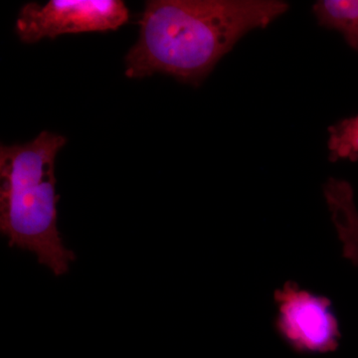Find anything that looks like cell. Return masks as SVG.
I'll list each match as a JSON object with an SVG mask.
<instances>
[{"mask_svg": "<svg viewBox=\"0 0 358 358\" xmlns=\"http://www.w3.org/2000/svg\"><path fill=\"white\" fill-rule=\"evenodd\" d=\"M289 8L282 0H150L124 75L160 73L199 86L247 33L268 27Z\"/></svg>", "mask_w": 358, "mask_h": 358, "instance_id": "obj_1", "label": "cell"}, {"mask_svg": "<svg viewBox=\"0 0 358 358\" xmlns=\"http://www.w3.org/2000/svg\"><path fill=\"white\" fill-rule=\"evenodd\" d=\"M67 138L41 131L23 145L0 148V231L10 248L27 250L56 277L67 274L74 252L57 227L55 160Z\"/></svg>", "mask_w": 358, "mask_h": 358, "instance_id": "obj_2", "label": "cell"}, {"mask_svg": "<svg viewBox=\"0 0 358 358\" xmlns=\"http://www.w3.org/2000/svg\"><path fill=\"white\" fill-rule=\"evenodd\" d=\"M129 20L122 0H50L21 7L15 30L23 43L34 44L64 34L115 31Z\"/></svg>", "mask_w": 358, "mask_h": 358, "instance_id": "obj_3", "label": "cell"}, {"mask_svg": "<svg viewBox=\"0 0 358 358\" xmlns=\"http://www.w3.org/2000/svg\"><path fill=\"white\" fill-rule=\"evenodd\" d=\"M277 333L294 350L301 353H327L338 348L339 322L329 298L301 288L288 281L275 289Z\"/></svg>", "mask_w": 358, "mask_h": 358, "instance_id": "obj_4", "label": "cell"}, {"mask_svg": "<svg viewBox=\"0 0 358 358\" xmlns=\"http://www.w3.org/2000/svg\"><path fill=\"white\" fill-rule=\"evenodd\" d=\"M324 195L343 257L358 268V210L352 185L345 179L329 178L324 183Z\"/></svg>", "mask_w": 358, "mask_h": 358, "instance_id": "obj_5", "label": "cell"}, {"mask_svg": "<svg viewBox=\"0 0 358 358\" xmlns=\"http://www.w3.org/2000/svg\"><path fill=\"white\" fill-rule=\"evenodd\" d=\"M313 13L322 27L341 32L348 46L358 52V0H319Z\"/></svg>", "mask_w": 358, "mask_h": 358, "instance_id": "obj_6", "label": "cell"}, {"mask_svg": "<svg viewBox=\"0 0 358 358\" xmlns=\"http://www.w3.org/2000/svg\"><path fill=\"white\" fill-rule=\"evenodd\" d=\"M329 138L327 141L329 160L336 162L348 159L352 162L358 160V115L346 117L329 127Z\"/></svg>", "mask_w": 358, "mask_h": 358, "instance_id": "obj_7", "label": "cell"}]
</instances>
